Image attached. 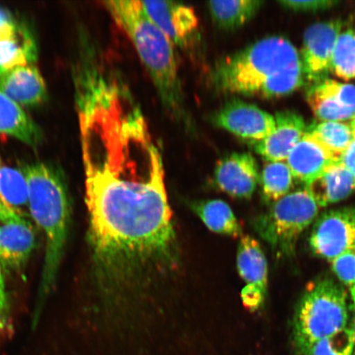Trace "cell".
Instances as JSON below:
<instances>
[{"label":"cell","instance_id":"11","mask_svg":"<svg viewBox=\"0 0 355 355\" xmlns=\"http://www.w3.org/2000/svg\"><path fill=\"white\" fill-rule=\"evenodd\" d=\"M237 268L246 283L241 292L244 307L256 312L263 305L268 291V261L259 242L244 235L239 241L237 251Z\"/></svg>","mask_w":355,"mask_h":355},{"label":"cell","instance_id":"27","mask_svg":"<svg viewBox=\"0 0 355 355\" xmlns=\"http://www.w3.org/2000/svg\"><path fill=\"white\" fill-rule=\"evenodd\" d=\"M333 272L344 285L355 286V248L331 261Z\"/></svg>","mask_w":355,"mask_h":355},{"label":"cell","instance_id":"35","mask_svg":"<svg viewBox=\"0 0 355 355\" xmlns=\"http://www.w3.org/2000/svg\"><path fill=\"white\" fill-rule=\"evenodd\" d=\"M350 126L352 128L353 133L355 135V116L350 121Z\"/></svg>","mask_w":355,"mask_h":355},{"label":"cell","instance_id":"21","mask_svg":"<svg viewBox=\"0 0 355 355\" xmlns=\"http://www.w3.org/2000/svg\"><path fill=\"white\" fill-rule=\"evenodd\" d=\"M263 4L260 0H228L208 2L207 8L219 28L234 32L254 19Z\"/></svg>","mask_w":355,"mask_h":355},{"label":"cell","instance_id":"29","mask_svg":"<svg viewBox=\"0 0 355 355\" xmlns=\"http://www.w3.org/2000/svg\"><path fill=\"white\" fill-rule=\"evenodd\" d=\"M13 329L11 304L6 281L0 268V339L12 334Z\"/></svg>","mask_w":355,"mask_h":355},{"label":"cell","instance_id":"7","mask_svg":"<svg viewBox=\"0 0 355 355\" xmlns=\"http://www.w3.org/2000/svg\"><path fill=\"white\" fill-rule=\"evenodd\" d=\"M309 245L314 255L330 261L355 248V207L323 212L314 222Z\"/></svg>","mask_w":355,"mask_h":355},{"label":"cell","instance_id":"2","mask_svg":"<svg viewBox=\"0 0 355 355\" xmlns=\"http://www.w3.org/2000/svg\"><path fill=\"white\" fill-rule=\"evenodd\" d=\"M211 86L221 94L277 98L305 84L300 55L286 37L272 35L216 61Z\"/></svg>","mask_w":355,"mask_h":355},{"label":"cell","instance_id":"28","mask_svg":"<svg viewBox=\"0 0 355 355\" xmlns=\"http://www.w3.org/2000/svg\"><path fill=\"white\" fill-rule=\"evenodd\" d=\"M24 184L25 177L20 168L8 166L0 157V193H15Z\"/></svg>","mask_w":355,"mask_h":355},{"label":"cell","instance_id":"14","mask_svg":"<svg viewBox=\"0 0 355 355\" xmlns=\"http://www.w3.org/2000/svg\"><path fill=\"white\" fill-rule=\"evenodd\" d=\"M37 243V235L31 222L15 215L0 222V268L20 272L28 263Z\"/></svg>","mask_w":355,"mask_h":355},{"label":"cell","instance_id":"4","mask_svg":"<svg viewBox=\"0 0 355 355\" xmlns=\"http://www.w3.org/2000/svg\"><path fill=\"white\" fill-rule=\"evenodd\" d=\"M103 3L130 39L166 113L186 130L193 132L195 125L186 104L174 44L146 15L140 1L111 0Z\"/></svg>","mask_w":355,"mask_h":355},{"label":"cell","instance_id":"32","mask_svg":"<svg viewBox=\"0 0 355 355\" xmlns=\"http://www.w3.org/2000/svg\"><path fill=\"white\" fill-rule=\"evenodd\" d=\"M340 162L355 176V135L352 143L340 157Z\"/></svg>","mask_w":355,"mask_h":355},{"label":"cell","instance_id":"17","mask_svg":"<svg viewBox=\"0 0 355 355\" xmlns=\"http://www.w3.org/2000/svg\"><path fill=\"white\" fill-rule=\"evenodd\" d=\"M0 90L21 107H37L48 98L46 83L34 64L17 67L0 75Z\"/></svg>","mask_w":355,"mask_h":355},{"label":"cell","instance_id":"1","mask_svg":"<svg viewBox=\"0 0 355 355\" xmlns=\"http://www.w3.org/2000/svg\"><path fill=\"white\" fill-rule=\"evenodd\" d=\"M89 241L105 293L146 286L178 263L163 155L144 119H119L83 149Z\"/></svg>","mask_w":355,"mask_h":355},{"label":"cell","instance_id":"26","mask_svg":"<svg viewBox=\"0 0 355 355\" xmlns=\"http://www.w3.org/2000/svg\"><path fill=\"white\" fill-rule=\"evenodd\" d=\"M354 327H345L336 334L315 343L305 355H354Z\"/></svg>","mask_w":355,"mask_h":355},{"label":"cell","instance_id":"10","mask_svg":"<svg viewBox=\"0 0 355 355\" xmlns=\"http://www.w3.org/2000/svg\"><path fill=\"white\" fill-rule=\"evenodd\" d=\"M343 28L340 21L318 22L304 34L300 53L305 83L311 85L328 78L337 37Z\"/></svg>","mask_w":355,"mask_h":355},{"label":"cell","instance_id":"3","mask_svg":"<svg viewBox=\"0 0 355 355\" xmlns=\"http://www.w3.org/2000/svg\"><path fill=\"white\" fill-rule=\"evenodd\" d=\"M28 189V211L46 238V250L33 313L37 325L56 285L68 242L71 202L63 171L43 162L20 166Z\"/></svg>","mask_w":355,"mask_h":355},{"label":"cell","instance_id":"19","mask_svg":"<svg viewBox=\"0 0 355 355\" xmlns=\"http://www.w3.org/2000/svg\"><path fill=\"white\" fill-rule=\"evenodd\" d=\"M305 188L313 195L318 206L324 207L349 198L355 191V176L339 159Z\"/></svg>","mask_w":355,"mask_h":355},{"label":"cell","instance_id":"6","mask_svg":"<svg viewBox=\"0 0 355 355\" xmlns=\"http://www.w3.org/2000/svg\"><path fill=\"white\" fill-rule=\"evenodd\" d=\"M319 208L304 187L272 204L268 213L257 217L255 229L275 250L291 255L302 233L317 219Z\"/></svg>","mask_w":355,"mask_h":355},{"label":"cell","instance_id":"31","mask_svg":"<svg viewBox=\"0 0 355 355\" xmlns=\"http://www.w3.org/2000/svg\"><path fill=\"white\" fill-rule=\"evenodd\" d=\"M21 25V22L17 21L10 11L0 8V40L16 34Z\"/></svg>","mask_w":355,"mask_h":355},{"label":"cell","instance_id":"18","mask_svg":"<svg viewBox=\"0 0 355 355\" xmlns=\"http://www.w3.org/2000/svg\"><path fill=\"white\" fill-rule=\"evenodd\" d=\"M0 133L37 148L42 132L24 108L0 90Z\"/></svg>","mask_w":355,"mask_h":355},{"label":"cell","instance_id":"8","mask_svg":"<svg viewBox=\"0 0 355 355\" xmlns=\"http://www.w3.org/2000/svg\"><path fill=\"white\" fill-rule=\"evenodd\" d=\"M140 2L146 15L175 47L189 51L199 44V21L193 8L167 0Z\"/></svg>","mask_w":355,"mask_h":355},{"label":"cell","instance_id":"5","mask_svg":"<svg viewBox=\"0 0 355 355\" xmlns=\"http://www.w3.org/2000/svg\"><path fill=\"white\" fill-rule=\"evenodd\" d=\"M347 295L339 284L321 279L306 288L295 310L293 331L297 349L305 355L315 343L347 327Z\"/></svg>","mask_w":355,"mask_h":355},{"label":"cell","instance_id":"25","mask_svg":"<svg viewBox=\"0 0 355 355\" xmlns=\"http://www.w3.org/2000/svg\"><path fill=\"white\" fill-rule=\"evenodd\" d=\"M330 72L345 81L355 78V30L341 31L333 51Z\"/></svg>","mask_w":355,"mask_h":355},{"label":"cell","instance_id":"34","mask_svg":"<svg viewBox=\"0 0 355 355\" xmlns=\"http://www.w3.org/2000/svg\"><path fill=\"white\" fill-rule=\"evenodd\" d=\"M352 288V299H353V302H354V308H355V286H353L352 288ZM354 339H355V321H354ZM354 355H355V343H354Z\"/></svg>","mask_w":355,"mask_h":355},{"label":"cell","instance_id":"16","mask_svg":"<svg viewBox=\"0 0 355 355\" xmlns=\"http://www.w3.org/2000/svg\"><path fill=\"white\" fill-rule=\"evenodd\" d=\"M316 137L306 131L288 154L286 162L295 180L307 186L320 177L327 168L339 161Z\"/></svg>","mask_w":355,"mask_h":355},{"label":"cell","instance_id":"23","mask_svg":"<svg viewBox=\"0 0 355 355\" xmlns=\"http://www.w3.org/2000/svg\"><path fill=\"white\" fill-rule=\"evenodd\" d=\"M295 177L286 162H268L260 175L266 202L273 204L286 196L294 186Z\"/></svg>","mask_w":355,"mask_h":355},{"label":"cell","instance_id":"24","mask_svg":"<svg viewBox=\"0 0 355 355\" xmlns=\"http://www.w3.org/2000/svg\"><path fill=\"white\" fill-rule=\"evenodd\" d=\"M306 131L312 133L331 153L339 158L354 139L350 123L344 122L322 121L312 124Z\"/></svg>","mask_w":355,"mask_h":355},{"label":"cell","instance_id":"22","mask_svg":"<svg viewBox=\"0 0 355 355\" xmlns=\"http://www.w3.org/2000/svg\"><path fill=\"white\" fill-rule=\"evenodd\" d=\"M190 207L211 232L232 237L242 234L241 226L232 207L222 200H201L191 202Z\"/></svg>","mask_w":355,"mask_h":355},{"label":"cell","instance_id":"30","mask_svg":"<svg viewBox=\"0 0 355 355\" xmlns=\"http://www.w3.org/2000/svg\"><path fill=\"white\" fill-rule=\"evenodd\" d=\"M283 8L294 12H315L330 10L339 1L332 0H309V1H294V0H282L279 2Z\"/></svg>","mask_w":355,"mask_h":355},{"label":"cell","instance_id":"33","mask_svg":"<svg viewBox=\"0 0 355 355\" xmlns=\"http://www.w3.org/2000/svg\"><path fill=\"white\" fill-rule=\"evenodd\" d=\"M17 215L10 207H8L0 195V222L6 221L13 216Z\"/></svg>","mask_w":355,"mask_h":355},{"label":"cell","instance_id":"20","mask_svg":"<svg viewBox=\"0 0 355 355\" xmlns=\"http://www.w3.org/2000/svg\"><path fill=\"white\" fill-rule=\"evenodd\" d=\"M37 58L34 35L24 24L16 34L0 40V75L17 67L34 64Z\"/></svg>","mask_w":355,"mask_h":355},{"label":"cell","instance_id":"13","mask_svg":"<svg viewBox=\"0 0 355 355\" xmlns=\"http://www.w3.org/2000/svg\"><path fill=\"white\" fill-rule=\"evenodd\" d=\"M260 181L255 157L248 153H233L217 162L213 182L216 187L229 196L250 199Z\"/></svg>","mask_w":355,"mask_h":355},{"label":"cell","instance_id":"12","mask_svg":"<svg viewBox=\"0 0 355 355\" xmlns=\"http://www.w3.org/2000/svg\"><path fill=\"white\" fill-rule=\"evenodd\" d=\"M311 110L321 121L343 122L355 116V86L326 78L306 91Z\"/></svg>","mask_w":355,"mask_h":355},{"label":"cell","instance_id":"9","mask_svg":"<svg viewBox=\"0 0 355 355\" xmlns=\"http://www.w3.org/2000/svg\"><path fill=\"white\" fill-rule=\"evenodd\" d=\"M211 121L250 144L266 139L276 126L273 115L254 104L237 98L226 102L212 115Z\"/></svg>","mask_w":355,"mask_h":355},{"label":"cell","instance_id":"15","mask_svg":"<svg viewBox=\"0 0 355 355\" xmlns=\"http://www.w3.org/2000/svg\"><path fill=\"white\" fill-rule=\"evenodd\" d=\"M276 126L263 141L251 144L255 152L268 162H286L288 154L307 130L303 117L291 110L275 114Z\"/></svg>","mask_w":355,"mask_h":355}]
</instances>
